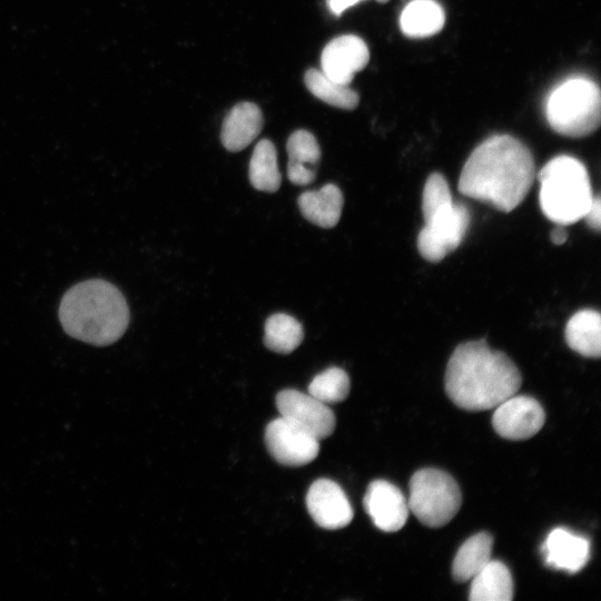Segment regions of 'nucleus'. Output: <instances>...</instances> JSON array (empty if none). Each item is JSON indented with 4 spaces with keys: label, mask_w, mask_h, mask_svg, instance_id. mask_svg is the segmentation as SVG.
<instances>
[{
    "label": "nucleus",
    "mask_w": 601,
    "mask_h": 601,
    "mask_svg": "<svg viewBox=\"0 0 601 601\" xmlns=\"http://www.w3.org/2000/svg\"><path fill=\"white\" fill-rule=\"evenodd\" d=\"M534 177L530 149L510 135H494L471 152L457 188L466 197L509 213L523 201Z\"/></svg>",
    "instance_id": "nucleus-1"
},
{
    "label": "nucleus",
    "mask_w": 601,
    "mask_h": 601,
    "mask_svg": "<svg viewBox=\"0 0 601 601\" xmlns=\"http://www.w3.org/2000/svg\"><path fill=\"white\" fill-rule=\"evenodd\" d=\"M445 392L460 408L485 411L518 393L522 376L513 361L485 339L460 344L449 358Z\"/></svg>",
    "instance_id": "nucleus-2"
},
{
    "label": "nucleus",
    "mask_w": 601,
    "mask_h": 601,
    "mask_svg": "<svg viewBox=\"0 0 601 601\" xmlns=\"http://www.w3.org/2000/svg\"><path fill=\"white\" fill-rule=\"evenodd\" d=\"M65 332L88 344L105 346L118 341L129 324V308L121 292L104 279L72 286L59 306Z\"/></svg>",
    "instance_id": "nucleus-3"
},
{
    "label": "nucleus",
    "mask_w": 601,
    "mask_h": 601,
    "mask_svg": "<svg viewBox=\"0 0 601 601\" xmlns=\"http://www.w3.org/2000/svg\"><path fill=\"white\" fill-rule=\"evenodd\" d=\"M540 206L551 221L570 225L582 219L594 195L585 166L577 158L558 156L538 174Z\"/></svg>",
    "instance_id": "nucleus-4"
},
{
    "label": "nucleus",
    "mask_w": 601,
    "mask_h": 601,
    "mask_svg": "<svg viewBox=\"0 0 601 601\" xmlns=\"http://www.w3.org/2000/svg\"><path fill=\"white\" fill-rule=\"evenodd\" d=\"M545 115L551 128L562 136H589L600 126V89L585 78L569 79L550 93Z\"/></svg>",
    "instance_id": "nucleus-5"
},
{
    "label": "nucleus",
    "mask_w": 601,
    "mask_h": 601,
    "mask_svg": "<svg viewBox=\"0 0 601 601\" xmlns=\"http://www.w3.org/2000/svg\"><path fill=\"white\" fill-rule=\"evenodd\" d=\"M408 485L410 512L428 528L444 526L461 508V490L456 481L442 470H418L412 475Z\"/></svg>",
    "instance_id": "nucleus-6"
},
{
    "label": "nucleus",
    "mask_w": 601,
    "mask_h": 601,
    "mask_svg": "<svg viewBox=\"0 0 601 601\" xmlns=\"http://www.w3.org/2000/svg\"><path fill=\"white\" fill-rule=\"evenodd\" d=\"M471 213L462 203H453L427 220L417 235V250L427 262L437 263L455 250L464 239Z\"/></svg>",
    "instance_id": "nucleus-7"
},
{
    "label": "nucleus",
    "mask_w": 601,
    "mask_h": 601,
    "mask_svg": "<svg viewBox=\"0 0 601 601\" xmlns=\"http://www.w3.org/2000/svg\"><path fill=\"white\" fill-rule=\"evenodd\" d=\"M276 406L280 417L317 440L326 439L335 430L333 411L308 393L284 390L276 396Z\"/></svg>",
    "instance_id": "nucleus-8"
},
{
    "label": "nucleus",
    "mask_w": 601,
    "mask_h": 601,
    "mask_svg": "<svg viewBox=\"0 0 601 601\" xmlns=\"http://www.w3.org/2000/svg\"><path fill=\"white\" fill-rule=\"evenodd\" d=\"M265 444L270 455L286 466L308 464L319 452V440L280 416L266 426Z\"/></svg>",
    "instance_id": "nucleus-9"
},
{
    "label": "nucleus",
    "mask_w": 601,
    "mask_h": 601,
    "mask_svg": "<svg viewBox=\"0 0 601 601\" xmlns=\"http://www.w3.org/2000/svg\"><path fill=\"white\" fill-rule=\"evenodd\" d=\"M541 404L526 395H512L494 407L492 425L502 437L513 441L534 436L544 425Z\"/></svg>",
    "instance_id": "nucleus-10"
},
{
    "label": "nucleus",
    "mask_w": 601,
    "mask_h": 601,
    "mask_svg": "<svg viewBox=\"0 0 601 601\" xmlns=\"http://www.w3.org/2000/svg\"><path fill=\"white\" fill-rule=\"evenodd\" d=\"M370 60L364 40L355 35H344L331 40L321 57L322 71L333 81L348 86L357 71Z\"/></svg>",
    "instance_id": "nucleus-11"
},
{
    "label": "nucleus",
    "mask_w": 601,
    "mask_h": 601,
    "mask_svg": "<svg viewBox=\"0 0 601 601\" xmlns=\"http://www.w3.org/2000/svg\"><path fill=\"white\" fill-rule=\"evenodd\" d=\"M306 506L314 522L327 530H337L348 525L353 519V509L342 490L332 480H316L306 494Z\"/></svg>",
    "instance_id": "nucleus-12"
},
{
    "label": "nucleus",
    "mask_w": 601,
    "mask_h": 601,
    "mask_svg": "<svg viewBox=\"0 0 601 601\" xmlns=\"http://www.w3.org/2000/svg\"><path fill=\"white\" fill-rule=\"evenodd\" d=\"M364 508L375 526L384 532L401 530L410 513L407 500L401 490L385 480L370 483L364 495Z\"/></svg>",
    "instance_id": "nucleus-13"
},
{
    "label": "nucleus",
    "mask_w": 601,
    "mask_h": 601,
    "mask_svg": "<svg viewBox=\"0 0 601 601\" xmlns=\"http://www.w3.org/2000/svg\"><path fill=\"white\" fill-rule=\"evenodd\" d=\"M541 552L548 566L577 573L590 559V541L565 528H555L546 535Z\"/></svg>",
    "instance_id": "nucleus-14"
},
{
    "label": "nucleus",
    "mask_w": 601,
    "mask_h": 601,
    "mask_svg": "<svg viewBox=\"0 0 601 601\" xmlns=\"http://www.w3.org/2000/svg\"><path fill=\"white\" fill-rule=\"evenodd\" d=\"M264 125L259 107L253 102H239L225 117L220 140L233 152L246 148L259 135Z\"/></svg>",
    "instance_id": "nucleus-15"
},
{
    "label": "nucleus",
    "mask_w": 601,
    "mask_h": 601,
    "mask_svg": "<svg viewBox=\"0 0 601 601\" xmlns=\"http://www.w3.org/2000/svg\"><path fill=\"white\" fill-rule=\"evenodd\" d=\"M288 164L287 178L297 186H306L314 181L316 167L321 158V149L313 134L307 130L294 131L286 144Z\"/></svg>",
    "instance_id": "nucleus-16"
},
{
    "label": "nucleus",
    "mask_w": 601,
    "mask_h": 601,
    "mask_svg": "<svg viewBox=\"0 0 601 601\" xmlns=\"http://www.w3.org/2000/svg\"><path fill=\"white\" fill-rule=\"evenodd\" d=\"M297 204L306 220L322 228H332L341 218L344 198L336 185L327 184L300 194Z\"/></svg>",
    "instance_id": "nucleus-17"
},
{
    "label": "nucleus",
    "mask_w": 601,
    "mask_h": 601,
    "mask_svg": "<svg viewBox=\"0 0 601 601\" xmlns=\"http://www.w3.org/2000/svg\"><path fill=\"white\" fill-rule=\"evenodd\" d=\"M565 342L571 349L585 357L601 354V317L594 309H581L568 321Z\"/></svg>",
    "instance_id": "nucleus-18"
},
{
    "label": "nucleus",
    "mask_w": 601,
    "mask_h": 601,
    "mask_svg": "<svg viewBox=\"0 0 601 601\" xmlns=\"http://www.w3.org/2000/svg\"><path fill=\"white\" fill-rule=\"evenodd\" d=\"M471 601H510L513 599V580L509 568L501 561L489 563L471 579Z\"/></svg>",
    "instance_id": "nucleus-19"
},
{
    "label": "nucleus",
    "mask_w": 601,
    "mask_h": 601,
    "mask_svg": "<svg viewBox=\"0 0 601 601\" xmlns=\"http://www.w3.org/2000/svg\"><path fill=\"white\" fill-rule=\"evenodd\" d=\"M445 13L434 0H413L402 11L400 27L411 38H425L442 30Z\"/></svg>",
    "instance_id": "nucleus-20"
},
{
    "label": "nucleus",
    "mask_w": 601,
    "mask_h": 601,
    "mask_svg": "<svg viewBox=\"0 0 601 601\" xmlns=\"http://www.w3.org/2000/svg\"><path fill=\"white\" fill-rule=\"evenodd\" d=\"M493 539L480 532L463 542L453 563L452 575L456 582H465L476 575L491 560Z\"/></svg>",
    "instance_id": "nucleus-21"
},
{
    "label": "nucleus",
    "mask_w": 601,
    "mask_h": 601,
    "mask_svg": "<svg viewBox=\"0 0 601 601\" xmlns=\"http://www.w3.org/2000/svg\"><path fill=\"white\" fill-rule=\"evenodd\" d=\"M249 181L259 191L275 193L280 187L282 176L274 144L262 139L254 148L249 161Z\"/></svg>",
    "instance_id": "nucleus-22"
},
{
    "label": "nucleus",
    "mask_w": 601,
    "mask_h": 601,
    "mask_svg": "<svg viewBox=\"0 0 601 601\" xmlns=\"http://www.w3.org/2000/svg\"><path fill=\"white\" fill-rule=\"evenodd\" d=\"M303 338L302 324L288 314H273L265 322L264 344L273 352L289 354L300 345Z\"/></svg>",
    "instance_id": "nucleus-23"
},
{
    "label": "nucleus",
    "mask_w": 601,
    "mask_h": 601,
    "mask_svg": "<svg viewBox=\"0 0 601 601\" xmlns=\"http://www.w3.org/2000/svg\"><path fill=\"white\" fill-rule=\"evenodd\" d=\"M307 89L326 104L346 110L357 107L359 98L348 86L329 79L323 71L311 68L304 76Z\"/></svg>",
    "instance_id": "nucleus-24"
},
{
    "label": "nucleus",
    "mask_w": 601,
    "mask_h": 601,
    "mask_svg": "<svg viewBox=\"0 0 601 601\" xmlns=\"http://www.w3.org/2000/svg\"><path fill=\"white\" fill-rule=\"evenodd\" d=\"M349 377L339 367H329L317 374L308 385V394L329 404L344 401L349 393Z\"/></svg>",
    "instance_id": "nucleus-25"
},
{
    "label": "nucleus",
    "mask_w": 601,
    "mask_h": 601,
    "mask_svg": "<svg viewBox=\"0 0 601 601\" xmlns=\"http://www.w3.org/2000/svg\"><path fill=\"white\" fill-rule=\"evenodd\" d=\"M447 180L440 173H432L422 193V214L424 220L430 219L453 204Z\"/></svg>",
    "instance_id": "nucleus-26"
},
{
    "label": "nucleus",
    "mask_w": 601,
    "mask_h": 601,
    "mask_svg": "<svg viewBox=\"0 0 601 601\" xmlns=\"http://www.w3.org/2000/svg\"><path fill=\"white\" fill-rule=\"evenodd\" d=\"M600 197L594 196L582 219L587 221L590 228L599 231L601 226V206Z\"/></svg>",
    "instance_id": "nucleus-27"
},
{
    "label": "nucleus",
    "mask_w": 601,
    "mask_h": 601,
    "mask_svg": "<svg viewBox=\"0 0 601 601\" xmlns=\"http://www.w3.org/2000/svg\"><path fill=\"white\" fill-rule=\"evenodd\" d=\"M359 1L362 0H327V4L334 14L339 16L347 8L356 4Z\"/></svg>",
    "instance_id": "nucleus-28"
},
{
    "label": "nucleus",
    "mask_w": 601,
    "mask_h": 601,
    "mask_svg": "<svg viewBox=\"0 0 601 601\" xmlns=\"http://www.w3.org/2000/svg\"><path fill=\"white\" fill-rule=\"evenodd\" d=\"M550 238L554 245L564 244L568 239V231L565 229V226L556 224V226L552 229L550 234Z\"/></svg>",
    "instance_id": "nucleus-29"
},
{
    "label": "nucleus",
    "mask_w": 601,
    "mask_h": 601,
    "mask_svg": "<svg viewBox=\"0 0 601 601\" xmlns=\"http://www.w3.org/2000/svg\"><path fill=\"white\" fill-rule=\"evenodd\" d=\"M376 1L380 2V3H385V2H387L388 0H376Z\"/></svg>",
    "instance_id": "nucleus-30"
}]
</instances>
